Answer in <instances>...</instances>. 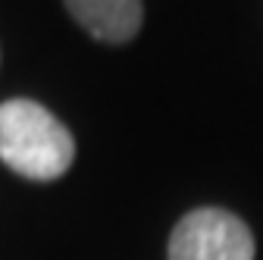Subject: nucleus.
Returning <instances> with one entry per match:
<instances>
[{
  "label": "nucleus",
  "mask_w": 263,
  "mask_h": 260,
  "mask_svg": "<svg viewBox=\"0 0 263 260\" xmlns=\"http://www.w3.org/2000/svg\"><path fill=\"white\" fill-rule=\"evenodd\" d=\"M0 160L22 179L53 182L76 160V138L47 107L28 97L0 104Z\"/></svg>",
  "instance_id": "1"
},
{
  "label": "nucleus",
  "mask_w": 263,
  "mask_h": 260,
  "mask_svg": "<svg viewBox=\"0 0 263 260\" xmlns=\"http://www.w3.org/2000/svg\"><path fill=\"white\" fill-rule=\"evenodd\" d=\"M166 260H254V235L235 213L197 207L176 222Z\"/></svg>",
  "instance_id": "2"
},
{
  "label": "nucleus",
  "mask_w": 263,
  "mask_h": 260,
  "mask_svg": "<svg viewBox=\"0 0 263 260\" xmlns=\"http://www.w3.org/2000/svg\"><path fill=\"white\" fill-rule=\"evenodd\" d=\"M66 10L91 38L104 44L132 41L144 19L141 0H66Z\"/></svg>",
  "instance_id": "3"
}]
</instances>
